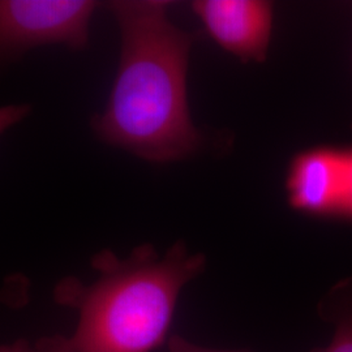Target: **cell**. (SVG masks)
Masks as SVG:
<instances>
[{"label":"cell","instance_id":"9c48e42d","mask_svg":"<svg viewBox=\"0 0 352 352\" xmlns=\"http://www.w3.org/2000/svg\"><path fill=\"white\" fill-rule=\"evenodd\" d=\"M28 298V280L25 278L16 276L11 277L0 289V304L21 305Z\"/></svg>","mask_w":352,"mask_h":352},{"label":"cell","instance_id":"277c9868","mask_svg":"<svg viewBox=\"0 0 352 352\" xmlns=\"http://www.w3.org/2000/svg\"><path fill=\"white\" fill-rule=\"evenodd\" d=\"M192 11L209 36L243 63H264L274 29V6L265 0H196Z\"/></svg>","mask_w":352,"mask_h":352},{"label":"cell","instance_id":"7c38bea8","mask_svg":"<svg viewBox=\"0 0 352 352\" xmlns=\"http://www.w3.org/2000/svg\"><path fill=\"white\" fill-rule=\"evenodd\" d=\"M351 129H352V124H351Z\"/></svg>","mask_w":352,"mask_h":352},{"label":"cell","instance_id":"7a4b0ae2","mask_svg":"<svg viewBox=\"0 0 352 352\" xmlns=\"http://www.w3.org/2000/svg\"><path fill=\"white\" fill-rule=\"evenodd\" d=\"M206 258L177 241L164 254L142 244L124 258L104 250L93 256L91 283L62 279L55 302L78 315L69 337L74 352H153L167 337L183 287L204 272Z\"/></svg>","mask_w":352,"mask_h":352},{"label":"cell","instance_id":"5b68a950","mask_svg":"<svg viewBox=\"0 0 352 352\" xmlns=\"http://www.w3.org/2000/svg\"><path fill=\"white\" fill-rule=\"evenodd\" d=\"M346 149L316 146L294 155L286 175L289 206L314 217H342Z\"/></svg>","mask_w":352,"mask_h":352},{"label":"cell","instance_id":"8fae6325","mask_svg":"<svg viewBox=\"0 0 352 352\" xmlns=\"http://www.w3.org/2000/svg\"><path fill=\"white\" fill-rule=\"evenodd\" d=\"M170 352H226V351H217V350H208L204 347H199L193 343H189L186 340H183L182 337L174 336L170 342Z\"/></svg>","mask_w":352,"mask_h":352},{"label":"cell","instance_id":"52a82bcc","mask_svg":"<svg viewBox=\"0 0 352 352\" xmlns=\"http://www.w3.org/2000/svg\"><path fill=\"white\" fill-rule=\"evenodd\" d=\"M0 352H74L69 338L62 336L46 337L36 342L17 340L0 347Z\"/></svg>","mask_w":352,"mask_h":352},{"label":"cell","instance_id":"30bf717a","mask_svg":"<svg viewBox=\"0 0 352 352\" xmlns=\"http://www.w3.org/2000/svg\"><path fill=\"white\" fill-rule=\"evenodd\" d=\"M342 218L352 219V148L346 149V193Z\"/></svg>","mask_w":352,"mask_h":352},{"label":"cell","instance_id":"6da1fadb","mask_svg":"<svg viewBox=\"0 0 352 352\" xmlns=\"http://www.w3.org/2000/svg\"><path fill=\"white\" fill-rule=\"evenodd\" d=\"M120 33V54L104 109L91 118L102 142L151 164L187 160L202 136L188 101L193 36L170 19L171 1L115 0L104 4Z\"/></svg>","mask_w":352,"mask_h":352},{"label":"cell","instance_id":"ba28073f","mask_svg":"<svg viewBox=\"0 0 352 352\" xmlns=\"http://www.w3.org/2000/svg\"><path fill=\"white\" fill-rule=\"evenodd\" d=\"M32 111L28 103H12L0 106V138L11 128L21 123Z\"/></svg>","mask_w":352,"mask_h":352},{"label":"cell","instance_id":"3957f363","mask_svg":"<svg viewBox=\"0 0 352 352\" xmlns=\"http://www.w3.org/2000/svg\"><path fill=\"white\" fill-rule=\"evenodd\" d=\"M98 7L91 0H0V63L47 46L84 50Z\"/></svg>","mask_w":352,"mask_h":352},{"label":"cell","instance_id":"8992f818","mask_svg":"<svg viewBox=\"0 0 352 352\" xmlns=\"http://www.w3.org/2000/svg\"><path fill=\"white\" fill-rule=\"evenodd\" d=\"M325 305L336 321V333L324 352H352V278L330 291Z\"/></svg>","mask_w":352,"mask_h":352}]
</instances>
